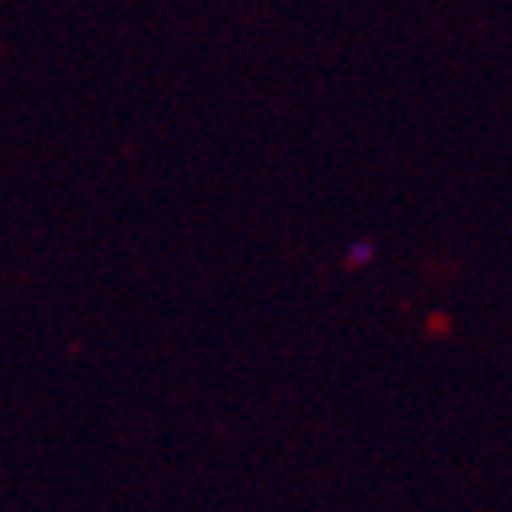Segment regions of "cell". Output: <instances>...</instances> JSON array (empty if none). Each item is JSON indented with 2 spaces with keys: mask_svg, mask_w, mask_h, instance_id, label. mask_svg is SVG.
<instances>
[{
  "mask_svg": "<svg viewBox=\"0 0 512 512\" xmlns=\"http://www.w3.org/2000/svg\"><path fill=\"white\" fill-rule=\"evenodd\" d=\"M375 255H378L375 240H371V237H356V240H350L347 249H344V264H347L350 270H362V267H368L371 261H375Z\"/></svg>",
  "mask_w": 512,
  "mask_h": 512,
  "instance_id": "1",
  "label": "cell"
}]
</instances>
